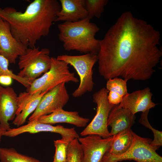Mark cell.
Wrapping results in <instances>:
<instances>
[{
  "label": "cell",
  "mask_w": 162,
  "mask_h": 162,
  "mask_svg": "<svg viewBox=\"0 0 162 162\" xmlns=\"http://www.w3.org/2000/svg\"><path fill=\"white\" fill-rule=\"evenodd\" d=\"M43 132L60 134L62 139L68 142L79 137L74 128H67L61 125L54 126L49 124L40 123L37 119L29 121L27 124L17 128H10L4 132L3 136L13 137L25 133L34 134Z\"/></svg>",
  "instance_id": "obj_10"
},
{
  "label": "cell",
  "mask_w": 162,
  "mask_h": 162,
  "mask_svg": "<svg viewBox=\"0 0 162 162\" xmlns=\"http://www.w3.org/2000/svg\"><path fill=\"white\" fill-rule=\"evenodd\" d=\"M5 131L2 128L0 125V142L1 141L2 136H3L4 132Z\"/></svg>",
  "instance_id": "obj_28"
},
{
  "label": "cell",
  "mask_w": 162,
  "mask_h": 162,
  "mask_svg": "<svg viewBox=\"0 0 162 162\" xmlns=\"http://www.w3.org/2000/svg\"><path fill=\"white\" fill-rule=\"evenodd\" d=\"M83 153L78 139L70 142L68 146L66 162H82Z\"/></svg>",
  "instance_id": "obj_22"
},
{
  "label": "cell",
  "mask_w": 162,
  "mask_h": 162,
  "mask_svg": "<svg viewBox=\"0 0 162 162\" xmlns=\"http://www.w3.org/2000/svg\"><path fill=\"white\" fill-rule=\"evenodd\" d=\"M108 2V0H85L89 18L90 20L94 17L100 18Z\"/></svg>",
  "instance_id": "obj_21"
},
{
  "label": "cell",
  "mask_w": 162,
  "mask_h": 162,
  "mask_svg": "<svg viewBox=\"0 0 162 162\" xmlns=\"http://www.w3.org/2000/svg\"><path fill=\"white\" fill-rule=\"evenodd\" d=\"M9 62L3 56L0 55V76L3 75H7L11 77L27 88H28L31 83L27 79L21 77L14 74L8 68Z\"/></svg>",
  "instance_id": "obj_25"
},
{
  "label": "cell",
  "mask_w": 162,
  "mask_h": 162,
  "mask_svg": "<svg viewBox=\"0 0 162 162\" xmlns=\"http://www.w3.org/2000/svg\"><path fill=\"white\" fill-rule=\"evenodd\" d=\"M61 9L55 22H74L88 17L85 0H60Z\"/></svg>",
  "instance_id": "obj_16"
},
{
  "label": "cell",
  "mask_w": 162,
  "mask_h": 162,
  "mask_svg": "<svg viewBox=\"0 0 162 162\" xmlns=\"http://www.w3.org/2000/svg\"><path fill=\"white\" fill-rule=\"evenodd\" d=\"M133 132L130 129H128L113 136L112 142L106 153L110 155H118L126 152L133 142Z\"/></svg>",
  "instance_id": "obj_19"
},
{
  "label": "cell",
  "mask_w": 162,
  "mask_h": 162,
  "mask_svg": "<svg viewBox=\"0 0 162 162\" xmlns=\"http://www.w3.org/2000/svg\"><path fill=\"white\" fill-rule=\"evenodd\" d=\"M108 92L106 88H102L93 94V101L97 105L96 113L91 122L80 133L82 136L96 135L103 138L111 136L107 120L111 110L115 105L109 103Z\"/></svg>",
  "instance_id": "obj_8"
},
{
  "label": "cell",
  "mask_w": 162,
  "mask_h": 162,
  "mask_svg": "<svg viewBox=\"0 0 162 162\" xmlns=\"http://www.w3.org/2000/svg\"><path fill=\"white\" fill-rule=\"evenodd\" d=\"M27 48L14 37L9 23L0 17V55L10 63L15 64Z\"/></svg>",
  "instance_id": "obj_12"
},
{
  "label": "cell",
  "mask_w": 162,
  "mask_h": 162,
  "mask_svg": "<svg viewBox=\"0 0 162 162\" xmlns=\"http://www.w3.org/2000/svg\"><path fill=\"white\" fill-rule=\"evenodd\" d=\"M135 114L129 110L115 105L109 115L107 125L111 127L110 132L111 136L123 130L130 129L134 123Z\"/></svg>",
  "instance_id": "obj_17"
},
{
  "label": "cell",
  "mask_w": 162,
  "mask_h": 162,
  "mask_svg": "<svg viewBox=\"0 0 162 162\" xmlns=\"http://www.w3.org/2000/svg\"><path fill=\"white\" fill-rule=\"evenodd\" d=\"M69 98L65 83L59 84L43 96L37 108L29 118V121L37 119L40 116L63 109Z\"/></svg>",
  "instance_id": "obj_9"
},
{
  "label": "cell",
  "mask_w": 162,
  "mask_h": 162,
  "mask_svg": "<svg viewBox=\"0 0 162 162\" xmlns=\"http://www.w3.org/2000/svg\"><path fill=\"white\" fill-rule=\"evenodd\" d=\"M113 136L103 138L96 135L79 137L78 140L83 151L82 162H101L103 158L109 149Z\"/></svg>",
  "instance_id": "obj_11"
},
{
  "label": "cell",
  "mask_w": 162,
  "mask_h": 162,
  "mask_svg": "<svg viewBox=\"0 0 162 162\" xmlns=\"http://www.w3.org/2000/svg\"><path fill=\"white\" fill-rule=\"evenodd\" d=\"M149 110L142 112L139 122L143 126L150 129L154 135V139L150 143L152 147L157 150L162 146V132L153 128L150 124L148 118Z\"/></svg>",
  "instance_id": "obj_23"
},
{
  "label": "cell",
  "mask_w": 162,
  "mask_h": 162,
  "mask_svg": "<svg viewBox=\"0 0 162 162\" xmlns=\"http://www.w3.org/2000/svg\"><path fill=\"white\" fill-rule=\"evenodd\" d=\"M61 8L56 0H34L23 12L15 8H0V17L9 24L14 37L27 48L49 34Z\"/></svg>",
  "instance_id": "obj_2"
},
{
  "label": "cell",
  "mask_w": 162,
  "mask_h": 162,
  "mask_svg": "<svg viewBox=\"0 0 162 162\" xmlns=\"http://www.w3.org/2000/svg\"><path fill=\"white\" fill-rule=\"evenodd\" d=\"M133 140L129 148L124 153L112 155L106 153L101 162H118L134 160L136 162H162V157L150 145L152 140L142 137L133 132Z\"/></svg>",
  "instance_id": "obj_7"
},
{
  "label": "cell",
  "mask_w": 162,
  "mask_h": 162,
  "mask_svg": "<svg viewBox=\"0 0 162 162\" xmlns=\"http://www.w3.org/2000/svg\"><path fill=\"white\" fill-rule=\"evenodd\" d=\"M1 162H42L17 152L14 148H0Z\"/></svg>",
  "instance_id": "obj_20"
},
{
  "label": "cell",
  "mask_w": 162,
  "mask_h": 162,
  "mask_svg": "<svg viewBox=\"0 0 162 162\" xmlns=\"http://www.w3.org/2000/svg\"><path fill=\"white\" fill-rule=\"evenodd\" d=\"M12 78L8 76L3 75L0 76V85L8 86L11 84Z\"/></svg>",
  "instance_id": "obj_27"
},
{
  "label": "cell",
  "mask_w": 162,
  "mask_h": 162,
  "mask_svg": "<svg viewBox=\"0 0 162 162\" xmlns=\"http://www.w3.org/2000/svg\"><path fill=\"white\" fill-rule=\"evenodd\" d=\"M50 51L47 48H28L25 53L19 57L17 75L27 80L31 84L42 74L50 69L51 64Z\"/></svg>",
  "instance_id": "obj_4"
},
{
  "label": "cell",
  "mask_w": 162,
  "mask_h": 162,
  "mask_svg": "<svg viewBox=\"0 0 162 162\" xmlns=\"http://www.w3.org/2000/svg\"><path fill=\"white\" fill-rule=\"evenodd\" d=\"M107 80L106 88L109 92L118 94L123 98L128 93L127 80L116 77Z\"/></svg>",
  "instance_id": "obj_24"
},
{
  "label": "cell",
  "mask_w": 162,
  "mask_h": 162,
  "mask_svg": "<svg viewBox=\"0 0 162 162\" xmlns=\"http://www.w3.org/2000/svg\"><path fill=\"white\" fill-rule=\"evenodd\" d=\"M47 92L20 93L18 96V108L12 124L17 127L23 125L28 116L36 109L42 97Z\"/></svg>",
  "instance_id": "obj_15"
},
{
  "label": "cell",
  "mask_w": 162,
  "mask_h": 162,
  "mask_svg": "<svg viewBox=\"0 0 162 162\" xmlns=\"http://www.w3.org/2000/svg\"><path fill=\"white\" fill-rule=\"evenodd\" d=\"M160 32L128 11L123 13L100 40V75L108 80L121 77L143 81L156 71L162 52Z\"/></svg>",
  "instance_id": "obj_1"
},
{
  "label": "cell",
  "mask_w": 162,
  "mask_h": 162,
  "mask_svg": "<svg viewBox=\"0 0 162 162\" xmlns=\"http://www.w3.org/2000/svg\"><path fill=\"white\" fill-rule=\"evenodd\" d=\"M18 108V96L10 87L0 85V125L5 131L10 128L9 122L15 118Z\"/></svg>",
  "instance_id": "obj_13"
},
{
  "label": "cell",
  "mask_w": 162,
  "mask_h": 162,
  "mask_svg": "<svg viewBox=\"0 0 162 162\" xmlns=\"http://www.w3.org/2000/svg\"><path fill=\"white\" fill-rule=\"evenodd\" d=\"M39 122L51 125L58 123H67L78 127H85L89 119L80 116L76 111H68L63 109L57 110L53 112L39 118Z\"/></svg>",
  "instance_id": "obj_18"
},
{
  "label": "cell",
  "mask_w": 162,
  "mask_h": 162,
  "mask_svg": "<svg viewBox=\"0 0 162 162\" xmlns=\"http://www.w3.org/2000/svg\"><path fill=\"white\" fill-rule=\"evenodd\" d=\"M56 58L72 66L79 76L80 83L72 93L74 97H80L92 90L94 85L93 68L98 61V55L90 53L79 56L63 54L58 56Z\"/></svg>",
  "instance_id": "obj_5"
},
{
  "label": "cell",
  "mask_w": 162,
  "mask_h": 162,
  "mask_svg": "<svg viewBox=\"0 0 162 162\" xmlns=\"http://www.w3.org/2000/svg\"><path fill=\"white\" fill-rule=\"evenodd\" d=\"M69 143L62 139L54 141L56 150L53 162H66L67 149Z\"/></svg>",
  "instance_id": "obj_26"
},
{
  "label": "cell",
  "mask_w": 162,
  "mask_h": 162,
  "mask_svg": "<svg viewBox=\"0 0 162 162\" xmlns=\"http://www.w3.org/2000/svg\"><path fill=\"white\" fill-rule=\"evenodd\" d=\"M51 60L49 70L32 82L26 89L27 92L30 93L38 91L48 92L62 82H79L74 73L70 71L67 63L54 57H51Z\"/></svg>",
  "instance_id": "obj_6"
},
{
  "label": "cell",
  "mask_w": 162,
  "mask_h": 162,
  "mask_svg": "<svg viewBox=\"0 0 162 162\" xmlns=\"http://www.w3.org/2000/svg\"></svg>",
  "instance_id": "obj_29"
},
{
  "label": "cell",
  "mask_w": 162,
  "mask_h": 162,
  "mask_svg": "<svg viewBox=\"0 0 162 162\" xmlns=\"http://www.w3.org/2000/svg\"><path fill=\"white\" fill-rule=\"evenodd\" d=\"M152 95L150 88L147 87L143 89L128 93L123 98L118 105L129 110L134 114L138 112H144L156 105L152 101Z\"/></svg>",
  "instance_id": "obj_14"
},
{
  "label": "cell",
  "mask_w": 162,
  "mask_h": 162,
  "mask_svg": "<svg viewBox=\"0 0 162 162\" xmlns=\"http://www.w3.org/2000/svg\"><path fill=\"white\" fill-rule=\"evenodd\" d=\"M90 20L87 17L77 22H64L58 25V38L64 50L98 55L100 40L96 39L95 35L100 28Z\"/></svg>",
  "instance_id": "obj_3"
}]
</instances>
